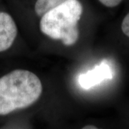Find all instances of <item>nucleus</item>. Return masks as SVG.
<instances>
[{"mask_svg": "<svg viewBox=\"0 0 129 129\" xmlns=\"http://www.w3.org/2000/svg\"><path fill=\"white\" fill-rule=\"evenodd\" d=\"M42 84L37 75L14 70L0 78V115L27 108L38 101Z\"/></svg>", "mask_w": 129, "mask_h": 129, "instance_id": "f257e3e1", "label": "nucleus"}, {"mask_svg": "<svg viewBox=\"0 0 129 129\" xmlns=\"http://www.w3.org/2000/svg\"><path fill=\"white\" fill-rule=\"evenodd\" d=\"M83 12L79 0H67L42 16L40 29L47 37L72 46L79 39L78 22Z\"/></svg>", "mask_w": 129, "mask_h": 129, "instance_id": "f03ea898", "label": "nucleus"}, {"mask_svg": "<svg viewBox=\"0 0 129 129\" xmlns=\"http://www.w3.org/2000/svg\"><path fill=\"white\" fill-rule=\"evenodd\" d=\"M113 76L114 71L111 64L107 60H103L92 70L80 75L78 82L81 88L88 90L107 80H112Z\"/></svg>", "mask_w": 129, "mask_h": 129, "instance_id": "7ed1b4c3", "label": "nucleus"}, {"mask_svg": "<svg viewBox=\"0 0 129 129\" xmlns=\"http://www.w3.org/2000/svg\"><path fill=\"white\" fill-rule=\"evenodd\" d=\"M17 27L12 16L0 12V52L9 50L17 35Z\"/></svg>", "mask_w": 129, "mask_h": 129, "instance_id": "20e7f679", "label": "nucleus"}, {"mask_svg": "<svg viewBox=\"0 0 129 129\" xmlns=\"http://www.w3.org/2000/svg\"><path fill=\"white\" fill-rule=\"evenodd\" d=\"M67 0H36L35 12L38 17H42L50 9L61 5Z\"/></svg>", "mask_w": 129, "mask_h": 129, "instance_id": "39448f33", "label": "nucleus"}, {"mask_svg": "<svg viewBox=\"0 0 129 129\" xmlns=\"http://www.w3.org/2000/svg\"><path fill=\"white\" fill-rule=\"evenodd\" d=\"M121 29L125 35L129 38V12L123 19L121 24Z\"/></svg>", "mask_w": 129, "mask_h": 129, "instance_id": "423d86ee", "label": "nucleus"}, {"mask_svg": "<svg viewBox=\"0 0 129 129\" xmlns=\"http://www.w3.org/2000/svg\"><path fill=\"white\" fill-rule=\"evenodd\" d=\"M99 2L103 6L109 8H113L119 5L123 0H98Z\"/></svg>", "mask_w": 129, "mask_h": 129, "instance_id": "0eeeda50", "label": "nucleus"}, {"mask_svg": "<svg viewBox=\"0 0 129 129\" xmlns=\"http://www.w3.org/2000/svg\"><path fill=\"white\" fill-rule=\"evenodd\" d=\"M83 129H96L98 128L95 125H87L83 127Z\"/></svg>", "mask_w": 129, "mask_h": 129, "instance_id": "6e6552de", "label": "nucleus"}]
</instances>
